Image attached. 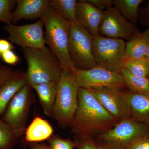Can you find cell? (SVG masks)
Instances as JSON below:
<instances>
[{"label":"cell","mask_w":149,"mask_h":149,"mask_svg":"<svg viewBox=\"0 0 149 149\" xmlns=\"http://www.w3.org/2000/svg\"><path fill=\"white\" fill-rule=\"evenodd\" d=\"M15 3V0H0V22L6 25L12 23L13 9Z\"/></svg>","instance_id":"obj_25"},{"label":"cell","mask_w":149,"mask_h":149,"mask_svg":"<svg viewBox=\"0 0 149 149\" xmlns=\"http://www.w3.org/2000/svg\"><path fill=\"white\" fill-rule=\"evenodd\" d=\"M50 144L51 149H73L74 146L72 142L57 137L50 139Z\"/></svg>","instance_id":"obj_26"},{"label":"cell","mask_w":149,"mask_h":149,"mask_svg":"<svg viewBox=\"0 0 149 149\" xmlns=\"http://www.w3.org/2000/svg\"><path fill=\"white\" fill-rule=\"evenodd\" d=\"M126 149H149V137L142 138L130 144Z\"/></svg>","instance_id":"obj_29"},{"label":"cell","mask_w":149,"mask_h":149,"mask_svg":"<svg viewBox=\"0 0 149 149\" xmlns=\"http://www.w3.org/2000/svg\"><path fill=\"white\" fill-rule=\"evenodd\" d=\"M127 93L132 119L149 125V93Z\"/></svg>","instance_id":"obj_16"},{"label":"cell","mask_w":149,"mask_h":149,"mask_svg":"<svg viewBox=\"0 0 149 149\" xmlns=\"http://www.w3.org/2000/svg\"><path fill=\"white\" fill-rule=\"evenodd\" d=\"M149 42L136 32L125 44L124 61L144 58Z\"/></svg>","instance_id":"obj_19"},{"label":"cell","mask_w":149,"mask_h":149,"mask_svg":"<svg viewBox=\"0 0 149 149\" xmlns=\"http://www.w3.org/2000/svg\"><path fill=\"white\" fill-rule=\"evenodd\" d=\"M144 58L149 63V42L148 44V48L146 52V55H145V58Z\"/></svg>","instance_id":"obj_34"},{"label":"cell","mask_w":149,"mask_h":149,"mask_svg":"<svg viewBox=\"0 0 149 149\" xmlns=\"http://www.w3.org/2000/svg\"><path fill=\"white\" fill-rule=\"evenodd\" d=\"M33 149H51L49 147L46 146H37L35 147Z\"/></svg>","instance_id":"obj_35"},{"label":"cell","mask_w":149,"mask_h":149,"mask_svg":"<svg viewBox=\"0 0 149 149\" xmlns=\"http://www.w3.org/2000/svg\"><path fill=\"white\" fill-rule=\"evenodd\" d=\"M125 44L122 39L108 38L100 35L94 37L93 53L97 65L120 72L124 61Z\"/></svg>","instance_id":"obj_6"},{"label":"cell","mask_w":149,"mask_h":149,"mask_svg":"<svg viewBox=\"0 0 149 149\" xmlns=\"http://www.w3.org/2000/svg\"><path fill=\"white\" fill-rule=\"evenodd\" d=\"M58 83L49 82L31 86L37 92L44 113L51 116L56 96Z\"/></svg>","instance_id":"obj_17"},{"label":"cell","mask_w":149,"mask_h":149,"mask_svg":"<svg viewBox=\"0 0 149 149\" xmlns=\"http://www.w3.org/2000/svg\"><path fill=\"white\" fill-rule=\"evenodd\" d=\"M81 149H97V147L93 141L90 140H84Z\"/></svg>","instance_id":"obj_32"},{"label":"cell","mask_w":149,"mask_h":149,"mask_svg":"<svg viewBox=\"0 0 149 149\" xmlns=\"http://www.w3.org/2000/svg\"><path fill=\"white\" fill-rule=\"evenodd\" d=\"M86 2L102 11L113 5L114 0H85Z\"/></svg>","instance_id":"obj_28"},{"label":"cell","mask_w":149,"mask_h":149,"mask_svg":"<svg viewBox=\"0 0 149 149\" xmlns=\"http://www.w3.org/2000/svg\"><path fill=\"white\" fill-rule=\"evenodd\" d=\"M94 38L86 29L77 23L70 24L68 54L76 69L87 70L97 66L93 56Z\"/></svg>","instance_id":"obj_5"},{"label":"cell","mask_w":149,"mask_h":149,"mask_svg":"<svg viewBox=\"0 0 149 149\" xmlns=\"http://www.w3.org/2000/svg\"><path fill=\"white\" fill-rule=\"evenodd\" d=\"M16 9L13 12L12 23L22 19L41 18L49 6V0H17Z\"/></svg>","instance_id":"obj_15"},{"label":"cell","mask_w":149,"mask_h":149,"mask_svg":"<svg viewBox=\"0 0 149 149\" xmlns=\"http://www.w3.org/2000/svg\"><path fill=\"white\" fill-rule=\"evenodd\" d=\"M16 137L9 126L0 120V149L9 148Z\"/></svg>","instance_id":"obj_24"},{"label":"cell","mask_w":149,"mask_h":149,"mask_svg":"<svg viewBox=\"0 0 149 149\" xmlns=\"http://www.w3.org/2000/svg\"><path fill=\"white\" fill-rule=\"evenodd\" d=\"M148 78H149V77H148Z\"/></svg>","instance_id":"obj_38"},{"label":"cell","mask_w":149,"mask_h":149,"mask_svg":"<svg viewBox=\"0 0 149 149\" xmlns=\"http://www.w3.org/2000/svg\"><path fill=\"white\" fill-rule=\"evenodd\" d=\"M149 137V125L137 122L132 118L123 119L99 138L116 147H126L142 138Z\"/></svg>","instance_id":"obj_7"},{"label":"cell","mask_w":149,"mask_h":149,"mask_svg":"<svg viewBox=\"0 0 149 149\" xmlns=\"http://www.w3.org/2000/svg\"><path fill=\"white\" fill-rule=\"evenodd\" d=\"M97 149H107L106 148H104V147L101 146H98L97 147Z\"/></svg>","instance_id":"obj_37"},{"label":"cell","mask_w":149,"mask_h":149,"mask_svg":"<svg viewBox=\"0 0 149 149\" xmlns=\"http://www.w3.org/2000/svg\"><path fill=\"white\" fill-rule=\"evenodd\" d=\"M89 89L105 109L118 122L131 117L130 103L126 92L108 87Z\"/></svg>","instance_id":"obj_11"},{"label":"cell","mask_w":149,"mask_h":149,"mask_svg":"<svg viewBox=\"0 0 149 149\" xmlns=\"http://www.w3.org/2000/svg\"><path fill=\"white\" fill-rule=\"evenodd\" d=\"M31 86L26 84L16 93L9 103L3 121L9 126L17 137L24 131L31 100Z\"/></svg>","instance_id":"obj_9"},{"label":"cell","mask_w":149,"mask_h":149,"mask_svg":"<svg viewBox=\"0 0 149 149\" xmlns=\"http://www.w3.org/2000/svg\"><path fill=\"white\" fill-rule=\"evenodd\" d=\"M44 24L40 19L37 22L25 25L7 24L4 28L8 34V40L12 44L22 47L38 49L46 46Z\"/></svg>","instance_id":"obj_10"},{"label":"cell","mask_w":149,"mask_h":149,"mask_svg":"<svg viewBox=\"0 0 149 149\" xmlns=\"http://www.w3.org/2000/svg\"><path fill=\"white\" fill-rule=\"evenodd\" d=\"M53 133L52 127L47 121L36 117L26 130L25 138L28 142H39L49 139Z\"/></svg>","instance_id":"obj_18"},{"label":"cell","mask_w":149,"mask_h":149,"mask_svg":"<svg viewBox=\"0 0 149 149\" xmlns=\"http://www.w3.org/2000/svg\"><path fill=\"white\" fill-rule=\"evenodd\" d=\"M13 71L11 68L3 65L0 62V85L8 78Z\"/></svg>","instance_id":"obj_31"},{"label":"cell","mask_w":149,"mask_h":149,"mask_svg":"<svg viewBox=\"0 0 149 149\" xmlns=\"http://www.w3.org/2000/svg\"><path fill=\"white\" fill-rule=\"evenodd\" d=\"M121 68H125L134 76L149 77V63L145 58L124 61Z\"/></svg>","instance_id":"obj_23"},{"label":"cell","mask_w":149,"mask_h":149,"mask_svg":"<svg viewBox=\"0 0 149 149\" xmlns=\"http://www.w3.org/2000/svg\"><path fill=\"white\" fill-rule=\"evenodd\" d=\"M120 72L126 87L130 92L135 93H149V79L148 77L134 76L125 68H121Z\"/></svg>","instance_id":"obj_22"},{"label":"cell","mask_w":149,"mask_h":149,"mask_svg":"<svg viewBox=\"0 0 149 149\" xmlns=\"http://www.w3.org/2000/svg\"><path fill=\"white\" fill-rule=\"evenodd\" d=\"M4 62L10 65H15L19 63L20 58L13 50L5 53L1 58Z\"/></svg>","instance_id":"obj_27"},{"label":"cell","mask_w":149,"mask_h":149,"mask_svg":"<svg viewBox=\"0 0 149 149\" xmlns=\"http://www.w3.org/2000/svg\"><path fill=\"white\" fill-rule=\"evenodd\" d=\"M141 35L149 42V27L143 33H141Z\"/></svg>","instance_id":"obj_33"},{"label":"cell","mask_w":149,"mask_h":149,"mask_svg":"<svg viewBox=\"0 0 149 149\" xmlns=\"http://www.w3.org/2000/svg\"><path fill=\"white\" fill-rule=\"evenodd\" d=\"M27 63L26 72L27 83L32 85L58 83L63 69L49 48H21Z\"/></svg>","instance_id":"obj_3"},{"label":"cell","mask_w":149,"mask_h":149,"mask_svg":"<svg viewBox=\"0 0 149 149\" xmlns=\"http://www.w3.org/2000/svg\"><path fill=\"white\" fill-rule=\"evenodd\" d=\"M40 19L45 28L46 45L58 59L63 69L73 72L75 68L68 51L70 23L50 6Z\"/></svg>","instance_id":"obj_2"},{"label":"cell","mask_w":149,"mask_h":149,"mask_svg":"<svg viewBox=\"0 0 149 149\" xmlns=\"http://www.w3.org/2000/svg\"><path fill=\"white\" fill-rule=\"evenodd\" d=\"M76 0H49V4L59 14L67 19L70 24L77 23Z\"/></svg>","instance_id":"obj_20"},{"label":"cell","mask_w":149,"mask_h":149,"mask_svg":"<svg viewBox=\"0 0 149 149\" xmlns=\"http://www.w3.org/2000/svg\"><path fill=\"white\" fill-rule=\"evenodd\" d=\"M99 32L104 37L122 40H129L136 32L133 24L113 6L103 12Z\"/></svg>","instance_id":"obj_12"},{"label":"cell","mask_w":149,"mask_h":149,"mask_svg":"<svg viewBox=\"0 0 149 149\" xmlns=\"http://www.w3.org/2000/svg\"><path fill=\"white\" fill-rule=\"evenodd\" d=\"M12 43L5 39H0V58L6 52L15 49Z\"/></svg>","instance_id":"obj_30"},{"label":"cell","mask_w":149,"mask_h":149,"mask_svg":"<svg viewBox=\"0 0 149 149\" xmlns=\"http://www.w3.org/2000/svg\"><path fill=\"white\" fill-rule=\"evenodd\" d=\"M78 87L92 89L108 87L121 91L126 87L120 72L97 66L91 69L73 70Z\"/></svg>","instance_id":"obj_8"},{"label":"cell","mask_w":149,"mask_h":149,"mask_svg":"<svg viewBox=\"0 0 149 149\" xmlns=\"http://www.w3.org/2000/svg\"><path fill=\"white\" fill-rule=\"evenodd\" d=\"M57 85L51 117L60 127L65 128L71 125L77 111L79 87L73 72L65 70Z\"/></svg>","instance_id":"obj_4"},{"label":"cell","mask_w":149,"mask_h":149,"mask_svg":"<svg viewBox=\"0 0 149 149\" xmlns=\"http://www.w3.org/2000/svg\"><path fill=\"white\" fill-rule=\"evenodd\" d=\"M27 83L26 72L17 70L0 85V116L4 113L14 96Z\"/></svg>","instance_id":"obj_14"},{"label":"cell","mask_w":149,"mask_h":149,"mask_svg":"<svg viewBox=\"0 0 149 149\" xmlns=\"http://www.w3.org/2000/svg\"><path fill=\"white\" fill-rule=\"evenodd\" d=\"M118 121L109 113L88 88H78L77 111L70 125L72 133L83 140H90L111 129Z\"/></svg>","instance_id":"obj_1"},{"label":"cell","mask_w":149,"mask_h":149,"mask_svg":"<svg viewBox=\"0 0 149 149\" xmlns=\"http://www.w3.org/2000/svg\"><path fill=\"white\" fill-rule=\"evenodd\" d=\"M147 15H148V18L149 21V2L148 3V6H147Z\"/></svg>","instance_id":"obj_36"},{"label":"cell","mask_w":149,"mask_h":149,"mask_svg":"<svg viewBox=\"0 0 149 149\" xmlns=\"http://www.w3.org/2000/svg\"><path fill=\"white\" fill-rule=\"evenodd\" d=\"M143 0H114L113 6L130 23L137 22L139 9Z\"/></svg>","instance_id":"obj_21"},{"label":"cell","mask_w":149,"mask_h":149,"mask_svg":"<svg viewBox=\"0 0 149 149\" xmlns=\"http://www.w3.org/2000/svg\"><path fill=\"white\" fill-rule=\"evenodd\" d=\"M103 12L85 0L78 1L76 10L77 23L93 37H97L100 35L99 29Z\"/></svg>","instance_id":"obj_13"}]
</instances>
